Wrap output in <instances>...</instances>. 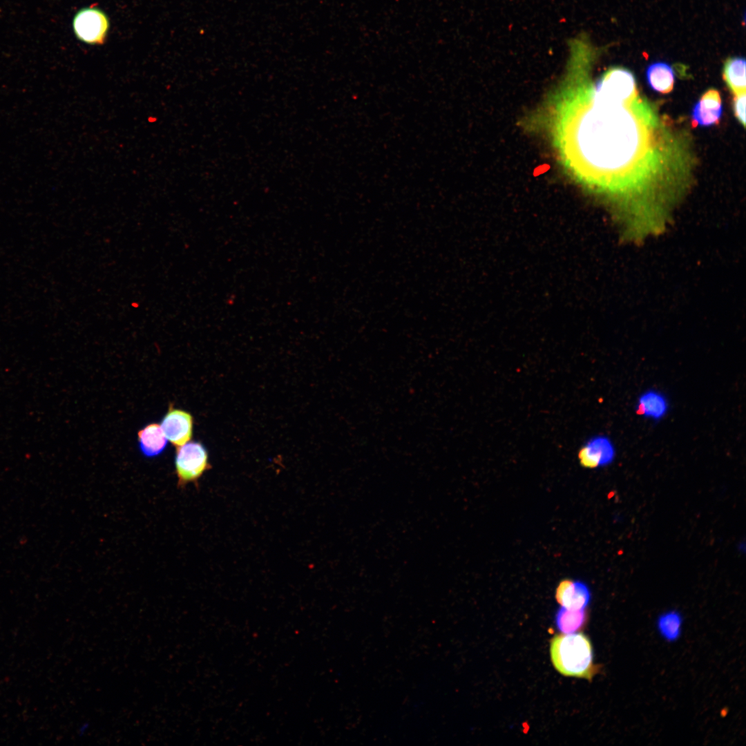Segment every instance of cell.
<instances>
[{
	"label": "cell",
	"mask_w": 746,
	"mask_h": 746,
	"mask_svg": "<svg viewBox=\"0 0 746 746\" xmlns=\"http://www.w3.org/2000/svg\"><path fill=\"white\" fill-rule=\"evenodd\" d=\"M595 94L586 119V158L605 184L620 187L648 157L650 123L638 111V96L621 102Z\"/></svg>",
	"instance_id": "6da1fadb"
},
{
	"label": "cell",
	"mask_w": 746,
	"mask_h": 746,
	"mask_svg": "<svg viewBox=\"0 0 746 746\" xmlns=\"http://www.w3.org/2000/svg\"><path fill=\"white\" fill-rule=\"evenodd\" d=\"M550 653L554 667L564 676L591 680L597 671L591 641L582 633L555 635Z\"/></svg>",
	"instance_id": "7a4b0ae2"
},
{
	"label": "cell",
	"mask_w": 746,
	"mask_h": 746,
	"mask_svg": "<svg viewBox=\"0 0 746 746\" xmlns=\"http://www.w3.org/2000/svg\"><path fill=\"white\" fill-rule=\"evenodd\" d=\"M175 468L178 488H183L189 484L198 485V480L211 468L206 448L195 441L177 448Z\"/></svg>",
	"instance_id": "3957f363"
},
{
	"label": "cell",
	"mask_w": 746,
	"mask_h": 746,
	"mask_svg": "<svg viewBox=\"0 0 746 746\" xmlns=\"http://www.w3.org/2000/svg\"><path fill=\"white\" fill-rule=\"evenodd\" d=\"M73 27L78 39L86 44L99 45L106 40L109 21L102 10L90 6L76 13Z\"/></svg>",
	"instance_id": "277c9868"
},
{
	"label": "cell",
	"mask_w": 746,
	"mask_h": 746,
	"mask_svg": "<svg viewBox=\"0 0 746 746\" xmlns=\"http://www.w3.org/2000/svg\"><path fill=\"white\" fill-rule=\"evenodd\" d=\"M160 426L167 440L177 448L192 438L193 418L189 412L176 408L170 403Z\"/></svg>",
	"instance_id": "5b68a950"
},
{
	"label": "cell",
	"mask_w": 746,
	"mask_h": 746,
	"mask_svg": "<svg viewBox=\"0 0 746 746\" xmlns=\"http://www.w3.org/2000/svg\"><path fill=\"white\" fill-rule=\"evenodd\" d=\"M723 105L719 92L714 88L705 91L692 108L691 117L693 127L718 124L723 115Z\"/></svg>",
	"instance_id": "8992f818"
},
{
	"label": "cell",
	"mask_w": 746,
	"mask_h": 746,
	"mask_svg": "<svg viewBox=\"0 0 746 746\" xmlns=\"http://www.w3.org/2000/svg\"><path fill=\"white\" fill-rule=\"evenodd\" d=\"M555 597L559 604L568 609H585L591 600V592L580 581L564 580L557 587Z\"/></svg>",
	"instance_id": "52a82bcc"
},
{
	"label": "cell",
	"mask_w": 746,
	"mask_h": 746,
	"mask_svg": "<svg viewBox=\"0 0 746 746\" xmlns=\"http://www.w3.org/2000/svg\"><path fill=\"white\" fill-rule=\"evenodd\" d=\"M615 452L611 442L605 437H597L589 442L580 451L579 457L582 465L595 468L611 463Z\"/></svg>",
	"instance_id": "ba28073f"
},
{
	"label": "cell",
	"mask_w": 746,
	"mask_h": 746,
	"mask_svg": "<svg viewBox=\"0 0 746 746\" xmlns=\"http://www.w3.org/2000/svg\"><path fill=\"white\" fill-rule=\"evenodd\" d=\"M137 439L141 452L146 457H154L160 455L166 448V438L160 425L151 423L140 429Z\"/></svg>",
	"instance_id": "9c48e42d"
},
{
	"label": "cell",
	"mask_w": 746,
	"mask_h": 746,
	"mask_svg": "<svg viewBox=\"0 0 746 746\" xmlns=\"http://www.w3.org/2000/svg\"><path fill=\"white\" fill-rule=\"evenodd\" d=\"M646 78L649 86L656 93L667 94L673 89L674 71L666 62L657 61L649 65L646 70Z\"/></svg>",
	"instance_id": "30bf717a"
},
{
	"label": "cell",
	"mask_w": 746,
	"mask_h": 746,
	"mask_svg": "<svg viewBox=\"0 0 746 746\" xmlns=\"http://www.w3.org/2000/svg\"><path fill=\"white\" fill-rule=\"evenodd\" d=\"M723 77L734 95L745 92V59L729 57L724 64Z\"/></svg>",
	"instance_id": "8fae6325"
},
{
	"label": "cell",
	"mask_w": 746,
	"mask_h": 746,
	"mask_svg": "<svg viewBox=\"0 0 746 746\" xmlns=\"http://www.w3.org/2000/svg\"><path fill=\"white\" fill-rule=\"evenodd\" d=\"M586 620L585 609L572 610L560 607L555 617V625L562 633H575L580 629Z\"/></svg>",
	"instance_id": "7c38bea8"
},
{
	"label": "cell",
	"mask_w": 746,
	"mask_h": 746,
	"mask_svg": "<svg viewBox=\"0 0 746 746\" xmlns=\"http://www.w3.org/2000/svg\"><path fill=\"white\" fill-rule=\"evenodd\" d=\"M667 410V403L664 397L657 392H647L639 399L638 411L642 415L659 419L665 414Z\"/></svg>",
	"instance_id": "4fadbf2b"
},
{
	"label": "cell",
	"mask_w": 746,
	"mask_h": 746,
	"mask_svg": "<svg viewBox=\"0 0 746 746\" xmlns=\"http://www.w3.org/2000/svg\"><path fill=\"white\" fill-rule=\"evenodd\" d=\"M682 622L681 615L678 612L668 611L659 616L658 629L665 640L670 642L675 641L680 635Z\"/></svg>",
	"instance_id": "5bb4252c"
},
{
	"label": "cell",
	"mask_w": 746,
	"mask_h": 746,
	"mask_svg": "<svg viewBox=\"0 0 746 746\" xmlns=\"http://www.w3.org/2000/svg\"><path fill=\"white\" fill-rule=\"evenodd\" d=\"M745 92L734 95L733 108L734 115L743 126H745Z\"/></svg>",
	"instance_id": "9a60e30c"
},
{
	"label": "cell",
	"mask_w": 746,
	"mask_h": 746,
	"mask_svg": "<svg viewBox=\"0 0 746 746\" xmlns=\"http://www.w3.org/2000/svg\"><path fill=\"white\" fill-rule=\"evenodd\" d=\"M88 729H89V723H83L82 725H81L79 727V728L77 729L78 735L79 736H84L87 732Z\"/></svg>",
	"instance_id": "2e32d148"
}]
</instances>
